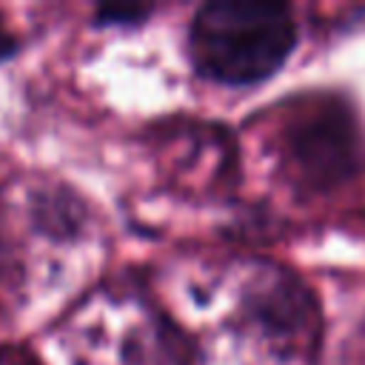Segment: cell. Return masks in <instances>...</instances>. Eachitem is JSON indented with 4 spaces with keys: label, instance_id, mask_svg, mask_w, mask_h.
Segmentation results:
<instances>
[{
    "label": "cell",
    "instance_id": "cell-2",
    "mask_svg": "<svg viewBox=\"0 0 365 365\" xmlns=\"http://www.w3.org/2000/svg\"><path fill=\"white\" fill-rule=\"evenodd\" d=\"M356 120L339 97H311L288 117L285 154L311 188L345 182L356 168Z\"/></svg>",
    "mask_w": 365,
    "mask_h": 365
},
{
    "label": "cell",
    "instance_id": "cell-6",
    "mask_svg": "<svg viewBox=\"0 0 365 365\" xmlns=\"http://www.w3.org/2000/svg\"><path fill=\"white\" fill-rule=\"evenodd\" d=\"M9 268H11V259H9V251H6L3 242H0V282L9 277Z\"/></svg>",
    "mask_w": 365,
    "mask_h": 365
},
{
    "label": "cell",
    "instance_id": "cell-4",
    "mask_svg": "<svg viewBox=\"0 0 365 365\" xmlns=\"http://www.w3.org/2000/svg\"><path fill=\"white\" fill-rule=\"evenodd\" d=\"M148 14H151V6H137V3L103 6V9H97L94 23L97 26H140V23L148 20Z\"/></svg>",
    "mask_w": 365,
    "mask_h": 365
},
{
    "label": "cell",
    "instance_id": "cell-3",
    "mask_svg": "<svg viewBox=\"0 0 365 365\" xmlns=\"http://www.w3.org/2000/svg\"><path fill=\"white\" fill-rule=\"evenodd\" d=\"M305 311H308V294L288 279L265 288L257 297L259 322H265L268 328H274L279 334H291L299 325H305Z\"/></svg>",
    "mask_w": 365,
    "mask_h": 365
},
{
    "label": "cell",
    "instance_id": "cell-5",
    "mask_svg": "<svg viewBox=\"0 0 365 365\" xmlns=\"http://www.w3.org/2000/svg\"><path fill=\"white\" fill-rule=\"evenodd\" d=\"M11 54H17V37H14V31L0 20V63L9 60Z\"/></svg>",
    "mask_w": 365,
    "mask_h": 365
},
{
    "label": "cell",
    "instance_id": "cell-1",
    "mask_svg": "<svg viewBox=\"0 0 365 365\" xmlns=\"http://www.w3.org/2000/svg\"><path fill=\"white\" fill-rule=\"evenodd\" d=\"M191 63L220 86H257L274 77L297 46V20L282 3L214 0L191 20Z\"/></svg>",
    "mask_w": 365,
    "mask_h": 365
}]
</instances>
